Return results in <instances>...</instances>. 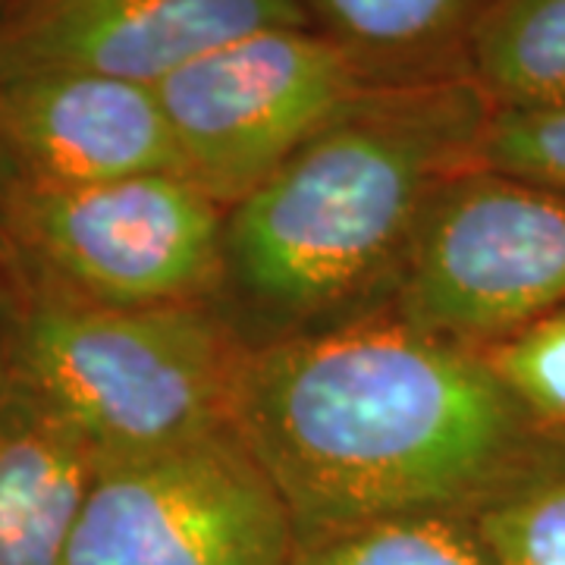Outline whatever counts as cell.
<instances>
[{"instance_id": "10", "label": "cell", "mask_w": 565, "mask_h": 565, "mask_svg": "<svg viewBox=\"0 0 565 565\" xmlns=\"http://www.w3.org/2000/svg\"><path fill=\"white\" fill-rule=\"evenodd\" d=\"M95 468L92 446L17 374L0 396V565H63Z\"/></svg>"}, {"instance_id": "15", "label": "cell", "mask_w": 565, "mask_h": 565, "mask_svg": "<svg viewBox=\"0 0 565 565\" xmlns=\"http://www.w3.org/2000/svg\"><path fill=\"white\" fill-rule=\"evenodd\" d=\"M481 355L534 422L565 434V305L484 345Z\"/></svg>"}, {"instance_id": "17", "label": "cell", "mask_w": 565, "mask_h": 565, "mask_svg": "<svg viewBox=\"0 0 565 565\" xmlns=\"http://www.w3.org/2000/svg\"><path fill=\"white\" fill-rule=\"evenodd\" d=\"M22 292L7 264L0 262V396L17 377V349H20Z\"/></svg>"}, {"instance_id": "6", "label": "cell", "mask_w": 565, "mask_h": 565, "mask_svg": "<svg viewBox=\"0 0 565 565\" xmlns=\"http://www.w3.org/2000/svg\"><path fill=\"white\" fill-rule=\"evenodd\" d=\"M280 490L233 427L98 462L63 565H299Z\"/></svg>"}, {"instance_id": "18", "label": "cell", "mask_w": 565, "mask_h": 565, "mask_svg": "<svg viewBox=\"0 0 565 565\" xmlns=\"http://www.w3.org/2000/svg\"><path fill=\"white\" fill-rule=\"evenodd\" d=\"M17 185V177H13V167L7 161V151L0 145V226H3V211H7V202H10V192Z\"/></svg>"}, {"instance_id": "8", "label": "cell", "mask_w": 565, "mask_h": 565, "mask_svg": "<svg viewBox=\"0 0 565 565\" xmlns=\"http://www.w3.org/2000/svg\"><path fill=\"white\" fill-rule=\"evenodd\" d=\"M274 25H308L302 0H17L0 17V76L85 70L154 88Z\"/></svg>"}, {"instance_id": "9", "label": "cell", "mask_w": 565, "mask_h": 565, "mask_svg": "<svg viewBox=\"0 0 565 565\" xmlns=\"http://www.w3.org/2000/svg\"><path fill=\"white\" fill-rule=\"evenodd\" d=\"M0 145L20 185L185 177L158 92L85 70L0 76Z\"/></svg>"}, {"instance_id": "7", "label": "cell", "mask_w": 565, "mask_h": 565, "mask_svg": "<svg viewBox=\"0 0 565 565\" xmlns=\"http://www.w3.org/2000/svg\"><path fill=\"white\" fill-rule=\"evenodd\" d=\"M364 79L311 25L230 41L154 85L182 173L230 207L362 95Z\"/></svg>"}, {"instance_id": "14", "label": "cell", "mask_w": 565, "mask_h": 565, "mask_svg": "<svg viewBox=\"0 0 565 565\" xmlns=\"http://www.w3.org/2000/svg\"><path fill=\"white\" fill-rule=\"evenodd\" d=\"M299 565H490L456 515L396 519L302 544Z\"/></svg>"}, {"instance_id": "5", "label": "cell", "mask_w": 565, "mask_h": 565, "mask_svg": "<svg viewBox=\"0 0 565 565\" xmlns=\"http://www.w3.org/2000/svg\"><path fill=\"white\" fill-rule=\"evenodd\" d=\"M565 305V192L471 167L424 211L384 315L484 349Z\"/></svg>"}, {"instance_id": "16", "label": "cell", "mask_w": 565, "mask_h": 565, "mask_svg": "<svg viewBox=\"0 0 565 565\" xmlns=\"http://www.w3.org/2000/svg\"><path fill=\"white\" fill-rule=\"evenodd\" d=\"M478 167L565 192V107L493 110Z\"/></svg>"}, {"instance_id": "13", "label": "cell", "mask_w": 565, "mask_h": 565, "mask_svg": "<svg viewBox=\"0 0 565 565\" xmlns=\"http://www.w3.org/2000/svg\"><path fill=\"white\" fill-rule=\"evenodd\" d=\"M465 525L490 565H565V434L541 430Z\"/></svg>"}, {"instance_id": "1", "label": "cell", "mask_w": 565, "mask_h": 565, "mask_svg": "<svg viewBox=\"0 0 565 565\" xmlns=\"http://www.w3.org/2000/svg\"><path fill=\"white\" fill-rule=\"evenodd\" d=\"M230 427L302 544L396 519H465L544 430L481 349L384 311L245 345Z\"/></svg>"}, {"instance_id": "4", "label": "cell", "mask_w": 565, "mask_h": 565, "mask_svg": "<svg viewBox=\"0 0 565 565\" xmlns=\"http://www.w3.org/2000/svg\"><path fill=\"white\" fill-rule=\"evenodd\" d=\"M223 214L180 173L102 185H13L0 262L22 296L104 308L217 299Z\"/></svg>"}, {"instance_id": "2", "label": "cell", "mask_w": 565, "mask_h": 565, "mask_svg": "<svg viewBox=\"0 0 565 565\" xmlns=\"http://www.w3.org/2000/svg\"><path fill=\"white\" fill-rule=\"evenodd\" d=\"M493 104L468 79L367 85L223 214L214 308L243 345L384 311L434 192L478 167Z\"/></svg>"}, {"instance_id": "3", "label": "cell", "mask_w": 565, "mask_h": 565, "mask_svg": "<svg viewBox=\"0 0 565 565\" xmlns=\"http://www.w3.org/2000/svg\"><path fill=\"white\" fill-rule=\"evenodd\" d=\"M243 349L211 302L104 308L22 296L17 374L110 462L230 427Z\"/></svg>"}, {"instance_id": "11", "label": "cell", "mask_w": 565, "mask_h": 565, "mask_svg": "<svg viewBox=\"0 0 565 565\" xmlns=\"http://www.w3.org/2000/svg\"><path fill=\"white\" fill-rule=\"evenodd\" d=\"M500 0H302L308 25L343 51L364 85L465 76L468 44Z\"/></svg>"}, {"instance_id": "19", "label": "cell", "mask_w": 565, "mask_h": 565, "mask_svg": "<svg viewBox=\"0 0 565 565\" xmlns=\"http://www.w3.org/2000/svg\"><path fill=\"white\" fill-rule=\"evenodd\" d=\"M13 3H17V0H0V17H3V13H7V10L13 7Z\"/></svg>"}, {"instance_id": "12", "label": "cell", "mask_w": 565, "mask_h": 565, "mask_svg": "<svg viewBox=\"0 0 565 565\" xmlns=\"http://www.w3.org/2000/svg\"><path fill=\"white\" fill-rule=\"evenodd\" d=\"M465 76L493 110L565 107V0H500L468 44Z\"/></svg>"}]
</instances>
